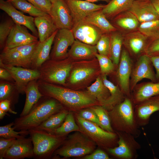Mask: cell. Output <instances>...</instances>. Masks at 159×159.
Instances as JSON below:
<instances>
[{
    "mask_svg": "<svg viewBox=\"0 0 159 159\" xmlns=\"http://www.w3.org/2000/svg\"><path fill=\"white\" fill-rule=\"evenodd\" d=\"M112 127L115 132H125L135 138L141 133L135 117L134 105L131 98L124 100L108 111Z\"/></svg>",
    "mask_w": 159,
    "mask_h": 159,
    "instance_id": "3",
    "label": "cell"
},
{
    "mask_svg": "<svg viewBox=\"0 0 159 159\" xmlns=\"http://www.w3.org/2000/svg\"><path fill=\"white\" fill-rule=\"evenodd\" d=\"M74 131H80V128L75 122L73 114L69 112L62 124L51 133L58 136H64Z\"/></svg>",
    "mask_w": 159,
    "mask_h": 159,
    "instance_id": "35",
    "label": "cell"
},
{
    "mask_svg": "<svg viewBox=\"0 0 159 159\" xmlns=\"http://www.w3.org/2000/svg\"><path fill=\"white\" fill-rule=\"evenodd\" d=\"M68 54L70 57L76 59L88 58L95 56L97 53L95 45H89L75 39L71 46Z\"/></svg>",
    "mask_w": 159,
    "mask_h": 159,
    "instance_id": "27",
    "label": "cell"
},
{
    "mask_svg": "<svg viewBox=\"0 0 159 159\" xmlns=\"http://www.w3.org/2000/svg\"><path fill=\"white\" fill-rule=\"evenodd\" d=\"M34 23L40 42L46 40L58 29L49 14L35 17Z\"/></svg>",
    "mask_w": 159,
    "mask_h": 159,
    "instance_id": "24",
    "label": "cell"
},
{
    "mask_svg": "<svg viewBox=\"0 0 159 159\" xmlns=\"http://www.w3.org/2000/svg\"><path fill=\"white\" fill-rule=\"evenodd\" d=\"M102 79L109 90L110 95L101 106L109 111L122 102L125 97L119 87L115 85L107 79V75L102 74Z\"/></svg>",
    "mask_w": 159,
    "mask_h": 159,
    "instance_id": "25",
    "label": "cell"
},
{
    "mask_svg": "<svg viewBox=\"0 0 159 159\" xmlns=\"http://www.w3.org/2000/svg\"><path fill=\"white\" fill-rule=\"evenodd\" d=\"M51 2H52V3H53L55 0H49Z\"/></svg>",
    "mask_w": 159,
    "mask_h": 159,
    "instance_id": "56",
    "label": "cell"
},
{
    "mask_svg": "<svg viewBox=\"0 0 159 159\" xmlns=\"http://www.w3.org/2000/svg\"><path fill=\"white\" fill-rule=\"evenodd\" d=\"M153 66L155 67L157 82H159V55L149 57Z\"/></svg>",
    "mask_w": 159,
    "mask_h": 159,
    "instance_id": "51",
    "label": "cell"
},
{
    "mask_svg": "<svg viewBox=\"0 0 159 159\" xmlns=\"http://www.w3.org/2000/svg\"><path fill=\"white\" fill-rule=\"evenodd\" d=\"M95 69L92 67H83L74 69L69 78L72 84H75L83 81L88 78L95 72Z\"/></svg>",
    "mask_w": 159,
    "mask_h": 159,
    "instance_id": "40",
    "label": "cell"
},
{
    "mask_svg": "<svg viewBox=\"0 0 159 159\" xmlns=\"http://www.w3.org/2000/svg\"><path fill=\"white\" fill-rule=\"evenodd\" d=\"M97 144L80 131H76L66 138L53 155L66 158L84 156L93 152Z\"/></svg>",
    "mask_w": 159,
    "mask_h": 159,
    "instance_id": "4",
    "label": "cell"
},
{
    "mask_svg": "<svg viewBox=\"0 0 159 159\" xmlns=\"http://www.w3.org/2000/svg\"><path fill=\"white\" fill-rule=\"evenodd\" d=\"M115 18V23L117 26L129 32L138 29L140 24L135 16L129 11L119 14Z\"/></svg>",
    "mask_w": 159,
    "mask_h": 159,
    "instance_id": "30",
    "label": "cell"
},
{
    "mask_svg": "<svg viewBox=\"0 0 159 159\" xmlns=\"http://www.w3.org/2000/svg\"><path fill=\"white\" fill-rule=\"evenodd\" d=\"M38 84L39 90L44 96L56 100L69 109L79 110L98 102L87 92L74 91L40 80Z\"/></svg>",
    "mask_w": 159,
    "mask_h": 159,
    "instance_id": "2",
    "label": "cell"
},
{
    "mask_svg": "<svg viewBox=\"0 0 159 159\" xmlns=\"http://www.w3.org/2000/svg\"><path fill=\"white\" fill-rule=\"evenodd\" d=\"M159 18V0H150Z\"/></svg>",
    "mask_w": 159,
    "mask_h": 159,
    "instance_id": "53",
    "label": "cell"
},
{
    "mask_svg": "<svg viewBox=\"0 0 159 159\" xmlns=\"http://www.w3.org/2000/svg\"><path fill=\"white\" fill-rule=\"evenodd\" d=\"M22 25L15 24L6 41L4 50L12 49L38 41L36 37Z\"/></svg>",
    "mask_w": 159,
    "mask_h": 159,
    "instance_id": "16",
    "label": "cell"
},
{
    "mask_svg": "<svg viewBox=\"0 0 159 159\" xmlns=\"http://www.w3.org/2000/svg\"><path fill=\"white\" fill-rule=\"evenodd\" d=\"M108 34H103L95 46L98 54L109 57L110 47V36Z\"/></svg>",
    "mask_w": 159,
    "mask_h": 159,
    "instance_id": "43",
    "label": "cell"
},
{
    "mask_svg": "<svg viewBox=\"0 0 159 159\" xmlns=\"http://www.w3.org/2000/svg\"><path fill=\"white\" fill-rule=\"evenodd\" d=\"M84 159H109L108 155L103 150L97 149L83 158Z\"/></svg>",
    "mask_w": 159,
    "mask_h": 159,
    "instance_id": "49",
    "label": "cell"
},
{
    "mask_svg": "<svg viewBox=\"0 0 159 159\" xmlns=\"http://www.w3.org/2000/svg\"><path fill=\"white\" fill-rule=\"evenodd\" d=\"M15 23L14 21L7 20L1 22L0 24V45L2 47L5 43Z\"/></svg>",
    "mask_w": 159,
    "mask_h": 159,
    "instance_id": "44",
    "label": "cell"
},
{
    "mask_svg": "<svg viewBox=\"0 0 159 159\" xmlns=\"http://www.w3.org/2000/svg\"><path fill=\"white\" fill-rule=\"evenodd\" d=\"M11 107L10 101L7 100H5L0 101V109L5 112H8L10 113L16 114L17 112L13 110Z\"/></svg>",
    "mask_w": 159,
    "mask_h": 159,
    "instance_id": "50",
    "label": "cell"
},
{
    "mask_svg": "<svg viewBox=\"0 0 159 159\" xmlns=\"http://www.w3.org/2000/svg\"><path fill=\"white\" fill-rule=\"evenodd\" d=\"M58 30L46 40L43 42L38 41L37 42L31 62V66L34 67V69L39 68L49 59L52 46Z\"/></svg>",
    "mask_w": 159,
    "mask_h": 159,
    "instance_id": "21",
    "label": "cell"
},
{
    "mask_svg": "<svg viewBox=\"0 0 159 159\" xmlns=\"http://www.w3.org/2000/svg\"><path fill=\"white\" fill-rule=\"evenodd\" d=\"M0 9L10 17L15 24L26 27L36 36L38 35L33 17L25 15L18 11L10 1L0 0Z\"/></svg>",
    "mask_w": 159,
    "mask_h": 159,
    "instance_id": "19",
    "label": "cell"
},
{
    "mask_svg": "<svg viewBox=\"0 0 159 159\" xmlns=\"http://www.w3.org/2000/svg\"><path fill=\"white\" fill-rule=\"evenodd\" d=\"M159 111V96L148 98L134 105L135 119L140 127L147 125L153 113Z\"/></svg>",
    "mask_w": 159,
    "mask_h": 159,
    "instance_id": "14",
    "label": "cell"
},
{
    "mask_svg": "<svg viewBox=\"0 0 159 159\" xmlns=\"http://www.w3.org/2000/svg\"><path fill=\"white\" fill-rule=\"evenodd\" d=\"M72 68V65L65 61L51 62L48 60L39 68L40 80L47 82L64 85Z\"/></svg>",
    "mask_w": 159,
    "mask_h": 159,
    "instance_id": "7",
    "label": "cell"
},
{
    "mask_svg": "<svg viewBox=\"0 0 159 159\" xmlns=\"http://www.w3.org/2000/svg\"><path fill=\"white\" fill-rule=\"evenodd\" d=\"M25 93L26 95L25 102L19 116L27 114L33 106L44 96L40 91L38 82L35 80L28 83L25 89Z\"/></svg>",
    "mask_w": 159,
    "mask_h": 159,
    "instance_id": "26",
    "label": "cell"
},
{
    "mask_svg": "<svg viewBox=\"0 0 159 159\" xmlns=\"http://www.w3.org/2000/svg\"><path fill=\"white\" fill-rule=\"evenodd\" d=\"M26 0L48 14L50 11L52 5L49 0Z\"/></svg>",
    "mask_w": 159,
    "mask_h": 159,
    "instance_id": "47",
    "label": "cell"
},
{
    "mask_svg": "<svg viewBox=\"0 0 159 159\" xmlns=\"http://www.w3.org/2000/svg\"><path fill=\"white\" fill-rule=\"evenodd\" d=\"M135 0H111L102 9L107 18H112L128 11Z\"/></svg>",
    "mask_w": 159,
    "mask_h": 159,
    "instance_id": "29",
    "label": "cell"
},
{
    "mask_svg": "<svg viewBox=\"0 0 159 159\" xmlns=\"http://www.w3.org/2000/svg\"><path fill=\"white\" fill-rule=\"evenodd\" d=\"M155 96H159V82H145L135 86L131 92V99L135 105Z\"/></svg>",
    "mask_w": 159,
    "mask_h": 159,
    "instance_id": "23",
    "label": "cell"
},
{
    "mask_svg": "<svg viewBox=\"0 0 159 159\" xmlns=\"http://www.w3.org/2000/svg\"><path fill=\"white\" fill-rule=\"evenodd\" d=\"M91 108L96 113L100 127L108 132H115L111 125L108 111L100 105L93 106Z\"/></svg>",
    "mask_w": 159,
    "mask_h": 159,
    "instance_id": "39",
    "label": "cell"
},
{
    "mask_svg": "<svg viewBox=\"0 0 159 159\" xmlns=\"http://www.w3.org/2000/svg\"><path fill=\"white\" fill-rule=\"evenodd\" d=\"M75 39L72 29H58L54 39L52 57L54 59H60L65 57L68 47L71 46Z\"/></svg>",
    "mask_w": 159,
    "mask_h": 159,
    "instance_id": "18",
    "label": "cell"
},
{
    "mask_svg": "<svg viewBox=\"0 0 159 159\" xmlns=\"http://www.w3.org/2000/svg\"><path fill=\"white\" fill-rule=\"evenodd\" d=\"M9 116L10 115L7 112L0 109V119H2L5 115Z\"/></svg>",
    "mask_w": 159,
    "mask_h": 159,
    "instance_id": "54",
    "label": "cell"
},
{
    "mask_svg": "<svg viewBox=\"0 0 159 159\" xmlns=\"http://www.w3.org/2000/svg\"><path fill=\"white\" fill-rule=\"evenodd\" d=\"M33 145L34 158L48 159L63 143L66 136H60L47 131L32 129L29 131Z\"/></svg>",
    "mask_w": 159,
    "mask_h": 159,
    "instance_id": "5",
    "label": "cell"
},
{
    "mask_svg": "<svg viewBox=\"0 0 159 159\" xmlns=\"http://www.w3.org/2000/svg\"><path fill=\"white\" fill-rule=\"evenodd\" d=\"M118 140L117 146L107 151L111 155L120 159H135L141 146L132 135L125 132H116Z\"/></svg>",
    "mask_w": 159,
    "mask_h": 159,
    "instance_id": "8",
    "label": "cell"
},
{
    "mask_svg": "<svg viewBox=\"0 0 159 159\" xmlns=\"http://www.w3.org/2000/svg\"><path fill=\"white\" fill-rule=\"evenodd\" d=\"M95 57L98 61L102 74L107 75L114 71V64L108 57L97 53L95 54Z\"/></svg>",
    "mask_w": 159,
    "mask_h": 159,
    "instance_id": "42",
    "label": "cell"
},
{
    "mask_svg": "<svg viewBox=\"0 0 159 159\" xmlns=\"http://www.w3.org/2000/svg\"><path fill=\"white\" fill-rule=\"evenodd\" d=\"M71 29L75 39L92 45H95L104 33L97 27L84 20L74 23Z\"/></svg>",
    "mask_w": 159,
    "mask_h": 159,
    "instance_id": "11",
    "label": "cell"
},
{
    "mask_svg": "<svg viewBox=\"0 0 159 159\" xmlns=\"http://www.w3.org/2000/svg\"><path fill=\"white\" fill-rule=\"evenodd\" d=\"M65 0L70 10L74 23L83 20L94 11L102 10L105 6L85 0Z\"/></svg>",
    "mask_w": 159,
    "mask_h": 159,
    "instance_id": "15",
    "label": "cell"
},
{
    "mask_svg": "<svg viewBox=\"0 0 159 159\" xmlns=\"http://www.w3.org/2000/svg\"><path fill=\"white\" fill-rule=\"evenodd\" d=\"M77 123L82 132L100 147L107 150L118 145L117 133L108 132L97 124L76 115Z\"/></svg>",
    "mask_w": 159,
    "mask_h": 159,
    "instance_id": "6",
    "label": "cell"
},
{
    "mask_svg": "<svg viewBox=\"0 0 159 159\" xmlns=\"http://www.w3.org/2000/svg\"><path fill=\"white\" fill-rule=\"evenodd\" d=\"M10 2L16 9L33 16L36 17L48 14L26 0H11Z\"/></svg>",
    "mask_w": 159,
    "mask_h": 159,
    "instance_id": "38",
    "label": "cell"
},
{
    "mask_svg": "<svg viewBox=\"0 0 159 159\" xmlns=\"http://www.w3.org/2000/svg\"><path fill=\"white\" fill-rule=\"evenodd\" d=\"M153 66L149 56L143 54L139 57L132 69L130 81L131 92L138 83L143 79L157 82Z\"/></svg>",
    "mask_w": 159,
    "mask_h": 159,
    "instance_id": "9",
    "label": "cell"
},
{
    "mask_svg": "<svg viewBox=\"0 0 159 159\" xmlns=\"http://www.w3.org/2000/svg\"><path fill=\"white\" fill-rule=\"evenodd\" d=\"M77 115L81 118L94 123L100 127L98 117L91 107L81 110Z\"/></svg>",
    "mask_w": 159,
    "mask_h": 159,
    "instance_id": "45",
    "label": "cell"
},
{
    "mask_svg": "<svg viewBox=\"0 0 159 159\" xmlns=\"http://www.w3.org/2000/svg\"><path fill=\"white\" fill-rule=\"evenodd\" d=\"M143 54L149 57L159 55V39L150 42L145 48Z\"/></svg>",
    "mask_w": 159,
    "mask_h": 159,
    "instance_id": "48",
    "label": "cell"
},
{
    "mask_svg": "<svg viewBox=\"0 0 159 159\" xmlns=\"http://www.w3.org/2000/svg\"><path fill=\"white\" fill-rule=\"evenodd\" d=\"M69 112L67 109H64L51 116L34 129L43 130L51 133L62 124Z\"/></svg>",
    "mask_w": 159,
    "mask_h": 159,
    "instance_id": "32",
    "label": "cell"
},
{
    "mask_svg": "<svg viewBox=\"0 0 159 159\" xmlns=\"http://www.w3.org/2000/svg\"><path fill=\"white\" fill-rule=\"evenodd\" d=\"M123 37V44L133 54L138 55L144 51L150 42L138 30L127 33Z\"/></svg>",
    "mask_w": 159,
    "mask_h": 159,
    "instance_id": "22",
    "label": "cell"
},
{
    "mask_svg": "<svg viewBox=\"0 0 159 159\" xmlns=\"http://www.w3.org/2000/svg\"><path fill=\"white\" fill-rule=\"evenodd\" d=\"M0 78L1 80L8 81L14 80L9 72L6 69L1 67L0 68Z\"/></svg>",
    "mask_w": 159,
    "mask_h": 159,
    "instance_id": "52",
    "label": "cell"
},
{
    "mask_svg": "<svg viewBox=\"0 0 159 159\" xmlns=\"http://www.w3.org/2000/svg\"><path fill=\"white\" fill-rule=\"evenodd\" d=\"M14 125V122L5 125L0 127V136L5 138H15L18 139L29 134L28 130H20L19 132L15 131L12 126Z\"/></svg>",
    "mask_w": 159,
    "mask_h": 159,
    "instance_id": "41",
    "label": "cell"
},
{
    "mask_svg": "<svg viewBox=\"0 0 159 159\" xmlns=\"http://www.w3.org/2000/svg\"><path fill=\"white\" fill-rule=\"evenodd\" d=\"M0 63L5 65L28 68L22 55L15 48L4 50L0 55Z\"/></svg>",
    "mask_w": 159,
    "mask_h": 159,
    "instance_id": "31",
    "label": "cell"
},
{
    "mask_svg": "<svg viewBox=\"0 0 159 159\" xmlns=\"http://www.w3.org/2000/svg\"><path fill=\"white\" fill-rule=\"evenodd\" d=\"M49 14L58 29H71L74 21L70 10L65 0H55Z\"/></svg>",
    "mask_w": 159,
    "mask_h": 159,
    "instance_id": "13",
    "label": "cell"
},
{
    "mask_svg": "<svg viewBox=\"0 0 159 159\" xmlns=\"http://www.w3.org/2000/svg\"><path fill=\"white\" fill-rule=\"evenodd\" d=\"M128 11L135 16L140 23L159 20L150 0H135Z\"/></svg>",
    "mask_w": 159,
    "mask_h": 159,
    "instance_id": "20",
    "label": "cell"
},
{
    "mask_svg": "<svg viewBox=\"0 0 159 159\" xmlns=\"http://www.w3.org/2000/svg\"><path fill=\"white\" fill-rule=\"evenodd\" d=\"M85 0L87 1L88 2H92V3L93 2H96L98 1H105L107 3H109L110 1V0Z\"/></svg>",
    "mask_w": 159,
    "mask_h": 159,
    "instance_id": "55",
    "label": "cell"
},
{
    "mask_svg": "<svg viewBox=\"0 0 159 159\" xmlns=\"http://www.w3.org/2000/svg\"><path fill=\"white\" fill-rule=\"evenodd\" d=\"M16 140L15 138H0V159H3L7 150L10 148Z\"/></svg>",
    "mask_w": 159,
    "mask_h": 159,
    "instance_id": "46",
    "label": "cell"
},
{
    "mask_svg": "<svg viewBox=\"0 0 159 159\" xmlns=\"http://www.w3.org/2000/svg\"><path fill=\"white\" fill-rule=\"evenodd\" d=\"M0 66L7 69L15 82L19 93H25L26 87L30 81L39 79L40 74L37 69H29L20 67L7 66L0 63Z\"/></svg>",
    "mask_w": 159,
    "mask_h": 159,
    "instance_id": "12",
    "label": "cell"
},
{
    "mask_svg": "<svg viewBox=\"0 0 159 159\" xmlns=\"http://www.w3.org/2000/svg\"><path fill=\"white\" fill-rule=\"evenodd\" d=\"M138 30L150 42L159 39V20L141 23Z\"/></svg>",
    "mask_w": 159,
    "mask_h": 159,
    "instance_id": "36",
    "label": "cell"
},
{
    "mask_svg": "<svg viewBox=\"0 0 159 159\" xmlns=\"http://www.w3.org/2000/svg\"><path fill=\"white\" fill-rule=\"evenodd\" d=\"M117 71V76L119 87L125 97L131 98L130 81L133 64L128 51L122 49Z\"/></svg>",
    "mask_w": 159,
    "mask_h": 159,
    "instance_id": "10",
    "label": "cell"
},
{
    "mask_svg": "<svg viewBox=\"0 0 159 159\" xmlns=\"http://www.w3.org/2000/svg\"><path fill=\"white\" fill-rule=\"evenodd\" d=\"M19 93L16 87L8 82H1L0 84V101L7 100L11 105H14L18 101Z\"/></svg>",
    "mask_w": 159,
    "mask_h": 159,
    "instance_id": "37",
    "label": "cell"
},
{
    "mask_svg": "<svg viewBox=\"0 0 159 159\" xmlns=\"http://www.w3.org/2000/svg\"><path fill=\"white\" fill-rule=\"evenodd\" d=\"M109 57L115 65H118L120 60L123 44V37L119 33L116 31L111 33Z\"/></svg>",
    "mask_w": 159,
    "mask_h": 159,
    "instance_id": "34",
    "label": "cell"
},
{
    "mask_svg": "<svg viewBox=\"0 0 159 159\" xmlns=\"http://www.w3.org/2000/svg\"><path fill=\"white\" fill-rule=\"evenodd\" d=\"M87 93L94 97L102 105L110 95L109 90L102 78L98 77L95 82L87 87Z\"/></svg>",
    "mask_w": 159,
    "mask_h": 159,
    "instance_id": "33",
    "label": "cell"
},
{
    "mask_svg": "<svg viewBox=\"0 0 159 159\" xmlns=\"http://www.w3.org/2000/svg\"><path fill=\"white\" fill-rule=\"evenodd\" d=\"M33 145L31 138L24 137L16 139L5 155V159H23L34 158Z\"/></svg>",
    "mask_w": 159,
    "mask_h": 159,
    "instance_id": "17",
    "label": "cell"
},
{
    "mask_svg": "<svg viewBox=\"0 0 159 159\" xmlns=\"http://www.w3.org/2000/svg\"><path fill=\"white\" fill-rule=\"evenodd\" d=\"M64 109L56 100L43 96L27 114L15 119L13 127L18 131L34 129L51 116Z\"/></svg>",
    "mask_w": 159,
    "mask_h": 159,
    "instance_id": "1",
    "label": "cell"
},
{
    "mask_svg": "<svg viewBox=\"0 0 159 159\" xmlns=\"http://www.w3.org/2000/svg\"><path fill=\"white\" fill-rule=\"evenodd\" d=\"M83 20L97 27L104 33H111L117 30L108 20L102 10L91 13Z\"/></svg>",
    "mask_w": 159,
    "mask_h": 159,
    "instance_id": "28",
    "label": "cell"
}]
</instances>
